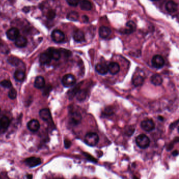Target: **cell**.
Listing matches in <instances>:
<instances>
[{
    "label": "cell",
    "instance_id": "6da1fadb",
    "mask_svg": "<svg viewBox=\"0 0 179 179\" xmlns=\"http://www.w3.org/2000/svg\"><path fill=\"white\" fill-rule=\"evenodd\" d=\"M145 74L143 71L138 69L134 73L132 81L133 85L135 86H139L143 84L145 81Z\"/></svg>",
    "mask_w": 179,
    "mask_h": 179
},
{
    "label": "cell",
    "instance_id": "7a4b0ae2",
    "mask_svg": "<svg viewBox=\"0 0 179 179\" xmlns=\"http://www.w3.org/2000/svg\"><path fill=\"white\" fill-rule=\"evenodd\" d=\"M99 136L95 133H88L85 136L84 141L90 146H95L99 141Z\"/></svg>",
    "mask_w": 179,
    "mask_h": 179
},
{
    "label": "cell",
    "instance_id": "3957f363",
    "mask_svg": "<svg viewBox=\"0 0 179 179\" xmlns=\"http://www.w3.org/2000/svg\"><path fill=\"white\" fill-rule=\"evenodd\" d=\"M135 142L138 146L142 149L148 148L150 144V140L149 137L145 134L139 135L135 139Z\"/></svg>",
    "mask_w": 179,
    "mask_h": 179
},
{
    "label": "cell",
    "instance_id": "277c9868",
    "mask_svg": "<svg viewBox=\"0 0 179 179\" xmlns=\"http://www.w3.org/2000/svg\"><path fill=\"white\" fill-rule=\"evenodd\" d=\"M76 82L75 76L72 74H67L63 76L61 82L63 86L66 88L74 86Z\"/></svg>",
    "mask_w": 179,
    "mask_h": 179
},
{
    "label": "cell",
    "instance_id": "5b68a950",
    "mask_svg": "<svg viewBox=\"0 0 179 179\" xmlns=\"http://www.w3.org/2000/svg\"><path fill=\"white\" fill-rule=\"evenodd\" d=\"M51 37L54 42L56 43H61L65 40L64 33L59 29L54 30L51 32Z\"/></svg>",
    "mask_w": 179,
    "mask_h": 179
},
{
    "label": "cell",
    "instance_id": "8992f818",
    "mask_svg": "<svg viewBox=\"0 0 179 179\" xmlns=\"http://www.w3.org/2000/svg\"><path fill=\"white\" fill-rule=\"evenodd\" d=\"M137 26L135 22L132 21L128 22L126 24V27L120 30V32L125 34H130L136 30Z\"/></svg>",
    "mask_w": 179,
    "mask_h": 179
},
{
    "label": "cell",
    "instance_id": "52a82bcc",
    "mask_svg": "<svg viewBox=\"0 0 179 179\" xmlns=\"http://www.w3.org/2000/svg\"><path fill=\"white\" fill-rule=\"evenodd\" d=\"M164 63L165 61L161 56L158 55H155L152 59V65L155 68H161L163 67Z\"/></svg>",
    "mask_w": 179,
    "mask_h": 179
},
{
    "label": "cell",
    "instance_id": "ba28073f",
    "mask_svg": "<svg viewBox=\"0 0 179 179\" xmlns=\"http://www.w3.org/2000/svg\"><path fill=\"white\" fill-rule=\"evenodd\" d=\"M141 127L145 131L149 132L154 130L155 124L153 120L148 119L141 122Z\"/></svg>",
    "mask_w": 179,
    "mask_h": 179
},
{
    "label": "cell",
    "instance_id": "9c48e42d",
    "mask_svg": "<svg viewBox=\"0 0 179 179\" xmlns=\"http://www.w3.org/2000/svg\"><path fill=\"white\" fill-rule=\"evenodd\" d=\"M46 53L50 56L51 59H54L55 60H58L61 57L60 50L54 48H49L47 50Z\"/></svg>",
    "mask_w": 179,
    "mask_h": 179
},
{
    "label": "cell",
    "instance_id": "30bf717a",
    "mask_svg": "<svg viewBox=\"0 0 179 179\" xmlns=\"http://www.w3.org/2000/svg\"><path fill=\"white\" fill-rule=\"evenodd\" d=\"M25 162L27 166H29L30 168H33L40 165L41 164V160L40 158L32 157L27 158L25 160Z\"/></svg>",
    "mask_w": 179,
    "mask_h": 179
},
{
    "label": "cell",
    "instance_id": "8fae6325",
    "mask_svg": "<svg viewBox=\"0 0 179 179\" xmlns=\"http://www.w3.org/2000/svg\"><path fill=\"white\" fill-rule=\"evenodd\" d=\"M6 36L9 39L16 40V39L19 36V30L16 27L11 28L7 31Z\"/></svg>",
    "mask_w": 179,
    "mask_h": 179
},
{
    "label": "cell",
    "instance_id": "7c38bea8",
    "mask_svg": "<svg viewBox=\"0 0 179 179\" xmlns=\"http://www.w3.org/2000/svg\"><path fill=\"white\" fill-rule=\"evenodd\" d=\"M72 37L75 41L77 42H83L85 40L84 32L80 29H77L75 31Z\"/></svg>",
    "mask_w": 179,
    "mask_h": 179
},
{
    "label": "cell",
    "instance_id": "4fadbf2b",
    "mask_svg": "<svg viewBox=\"0 0 179 179\" xmlns=\"http://www.w3.org/2000/svg\"><path fill=\"white\" fill-rule=\"evenodd\" d=\"M108 72L111 73V74L114 75L120 71V66L117 62H111L108 66Z\"/></svg>",
    "mask_w": 179,
    "mask_h": 179
},
{
    "label": "cell",
    "instance_id": "5bb4252c",
    "mask_svg": "<svg viewBox=\"0 0 179 179\" xmlns=\"http://www.w3.org/2000/svg\"><path fill=\"white\" fill-rule=\"evenodd\" d=\"M27 127L31 132H36L38 131L40 127V124L38 120H32L27 123Z\"/></svg>",
    "mask_w": 179,
    "mask_h": 179
},
{
    "label": "cell",
    "instance_id": "9a60e30c",
    "mask_svg": "<svg viewBox=\"0 0 179 179\" xmlns=\"http://www.w3.org/2000/svg\"><path fill=\"white\" fill-rule=\"evenodd\" d=\"M111 31L109 27L106 26H101L99 29V36L102 38H107L111 35Z\"/></svg>",
    "mask_w": 179,
    "mask_h": 179
},
{
    "label": "cell",
    "instance_id": "2e32d148",
    "mask_svg": "<svg viewBox=\"0 0 179 179\" xmlns=\"http://www.w3.org/2000/svg\"><path fill=\"white\" fill-rule=\"evenodd\" d=\"M166 10L170 13H174L177 11L178 9L177 4L173 1H168L166 5Z\"/></svg>",
    "mask_w": 179,
    "mask_h": 179
},
{
    "label": "cell",
    "instance_id": "e0dca14e",
    "mask_svg": "<svg viewBox=\"0 0 179 179\" xmlns=\"http://www.w3.org/2000/svg\"><path fill=\"white\" fill-rule=\"evenodd\" d=\"M96 71L99 74L105 75L108 72V66L105 63H99L96 65L95 67Z\"/></svg>",
    "mask_w": 179,
    "mask_h": 179
},
{
    "label": "cell",
    "instance_id": "ac0fdd59",
    "mask_svg": "<svg viewBox=\"0 0 179 179\" xmlns=\"http://www.w3.org/2000/svg\"><path fill=\"white\" fill-rule=\"evenodd\" d=\"M27 44V39L25 37L20 36L18 37L15 40V44L17 47L23 48L26 46Z\"/></svg>",
    "mask_w": 179,
    "mask_h": 179
},
{
    "label": "cell",
    "instance_id": "d6986e66",
    "mask_svg": "<svg viewBox=\"0 0 179 179\" xmlns=\"http://www.w3.org/2000/svg\"><path fill=\"white\" fill-rule=\"evenodd\" d=\"M82 115L79 113L75 112L71 114V120L74 125H78L82 121Z\"/></svg>",
    "mask_w": 179,
    "mask_h": 179
},
{
    "label": "cell",
    "instance_id": "ffe728a7",
    "mask_svg": "<svg viewBox=\"0 0 179 179\" xmlns=\"http://www.w3.org/2000/svg\"><path fill=\"white\" fill-rule=\"evenodd\" d=\"M45 85V81L44 78L42 76L36 77L34 81V86L37 89H43Z\"/></svg>",
    "mask_w": 179,
    "mask_h": 179
},
{
    "label": "cell",
    "instance_id": "44dd1931",
    "mask_svg": "<svg viewBox=\"0 0 179 179\" xmlns=\"http://www.w3.org/2000/svg\"><path fill=\"white\" fill-rule=\"evenodd\" d=\"M79 4L81 9L84 11H90L93 8L92 3L88 0H80Z\"/></svg>",
    "mask_w": 179,
    "mask_h": 179
},
{
    "label": "cell",
    "instance_id": "7402d4cb",
    "mask_svg": "<svg viewBox=\"0 0 179 179\" xmlns=\"http://www.w3.org/2000/svg\"><path fill=\"white\" fill-rule=\"evenodd\" d=\"M40 116L43 120L47 121L51 118V114L48 109H43L40 111Z\"/></svg>",
    "mask_w": 179,
    "mask_h": 179
},
{
    "label": "cell",
    "instance_id": "603a6c76",
    "mask_svg": "<svg viewBox=\"0 0 179 179\" xmlns=\"http://www.w3.org/2000/svg\"><path fill=\"white\" fill-rule=\"evenodd\" d=\"M151 82L154 86H160L163 82L162 77L158 74H154L151 77Z\"/></svg>",
    "mask_w": 179,
    "mask_h": 179
},
{
    "label": "cell",
    "instance_id": "cb8c5ba5",
    "mask_svg": "<svg viewBox=\"0 0 179 179\" xmlns=\"http://www.w3.org/2000/svg\"><path fill=\"white\" fill-rule=\"evenodd\" d=\"M51 59L50 57V56L48 55L46 52L42 53L40 57V62L42 65H47L51 62Z\"/></svg>",
    "mask_w": 179,
    "mask_h": 179
},
{
    "label": "cell",
    "instance_id": "d4e9b609",
    "mask_svg": "<svg viewBox=\"0 0 179 179\" xmlns=\"http://www.w3.org/2000/svg\"><path fill=\"white\" fill-rule=\"evenodd\" d=\"M14 77L16 81L19 82L22 81L25 79V73L22 70H19V69L17 70L16 71V72L14 74Z\"/></svg>",
    "mask_w": 179,
    "mask_h": 179
},
{
    "label": "cell",
    "instance_id": "484cf974",
    "mask_svg": "<svg viewBox=\"0 0 179 179\" xmlns=\"http://www.w3.org/2000/svg\"><path fill=\"white\" fill-rule=\"evenodd\" d=\"M10 124V121L9 118L6 116H3L0 119V124L1 128L3 129H7L9 126Z\"/></svg>",
    "mask_w": 179,
    "mask_h": 179
},
{
    "label": "cell",
    "instance_id": "4316f807",
    "mask_svg": "<svg viewBox=\"0 0 179 179\" xmlns=\"http://www.w3.org/2000/svg\"><path fill=\"white\" fill-rule=\"evenodd\" d=\"M67 19L71 21H77L79 19V14L76 11L70 12L67 15Z\"/></svg>",
    "mask_w": 179,
    "mask_h": 179
},
{
    "label": "cell",
    "instance_id": "83f0119b",
    "mask_svg": "<svg viewBox=\"0 0 179 179\" xmlns=\"http://www.w3.org/2000/svg\"><path fill=\"white\" fill-rule=\"evenodd\" d=\"M8 62L10 64H11L12 66H13L15 67H17V66H19L21 61L19 58H17L16 57L11 56V57H10L8 58Z\"/></svg>",
    "mask_w": 179,
    "mask_h": 179
},
{
    "label": "cell",
    "instance_id": "f1b7e54d",
    "mask_svg": "<svg viewBox=\"0 0 179 179\" xmlns=\"http://www.w3.org/2000/svg\"><path fill=\"white\" fill-rule=\"evenodd\" d=\"M80 86L79 84H78L75 87L72 88V89H71L68 93V95L69 98V99H72V97H74L75 95H76L77 93H78V91L80 90Z\"/></svg>",
    "mask_w": 179,
    "mask_h": 179
},
{
    "label": "cell",
    "instance_id": "f546056e",
    "mask_svg": "<svg viewBox=\"0 0 179 179\" xmlns=\"http://www.w3.org/2000/svg\"><path fill=\"white\" fill-rule=\"evenodd\" d=\"M77 99L79 101H83L85 99V97L86 96V92L84 90L82 91L80 90L78 93H77Z\"/></svg>",
    "mask_w": 179,
    "mask_h": 179
},
{
    "label": "cell",
    "instance_id": "4dcf8cb0",
    "mask_svg": "<svg viewBox=\"0 0 179 179\" xmlns=\"http://www.w3.org/2000/svg\"><path fill=\"white\" fill-rule=\"evenodd\" d=\"M46 17L49 20L54 19L56 16V12L53 10H48L46 13Z\"/></svg>",
    "mask_w": 179,
    "mask_h": 179
},
{
    "label": "cell",
    "instance_id": "1f68e13d",
    "mask_svg": "<svg viewBox=\"0 0 179 179\" xmlns=\"http://www.w3.org/2000/svg\"><path fill=\"white\" fill-rule=\"evenodd\" d=\"M8 96L12 100L16 99L17 96V91L14 89H11L8 93Z\"/></svg>",
    "mask_w": 179,
    "mask_h": 179
},
{
    "label": "cell",
    "instance_id": "d6a6232c",
    "mask_svg": "<svg viewBox=\"0 0 179 179\" xmlns=\"http://www.w3.org/2000/svg\"><path fill=\"white\" fill-rule=\"evenodd\" d=\"M0 84L2 86L5 88H10L12 86V83L8 80H4L0 82Z\"/></svg>",
    "mask_w": 179,
    "mask_h": 179
},
{
    "label": "cell",
    "instance_id": "836d02e7",
    "mask_svg": "<svg viewBox=\"0 0 179 179\" xmlns=\"http://www.w3.org/2000/svg\"><path fill=\"white\" fill-rule=\"evenodd\" d=\"M66 2L69 5L75 7L79 4L80 0H66Z\"/></svg>",
    "mask_w": 179,
    "mask_h": 179
},
{
    "label": "cell",
    "instance_id": "e575fe53",
    "mask_svg": "<svg viewBox=\"0 0 179 179\" xmlns=\"http://www.w3.org/2000/svg\"><path fill=\"white\" fill-rule=\"evenodd\" d=\"M51 86H47V87L45 88V89L44 90V92H43V94L44 95H47V94H48L50 91L51 90Z\"/></svg>",
    "mask_w": 179,
    "mask_h": 179
},
{
    "label": "cell",
    "instance_id": "d590c367",
    "mask_svg": "<svg viewBox=\"0 0 179 179\" xmlns=\"http://www.w3.org/2000/svg\"><path fill=\"white\" fill-rule=\"evenodd\" d=\"M64 145H65V148H68L71 147V141H69L68 139H65V140H64Z\"/></svg>",
    "mask_w": 179,
    "mask_h": 179
},
{
    "label": "cell",
    "instance_id": "8d00e7d4",
    "mask_svg": "<svg viewBox=\"0 0 179 179\" xmlns=\"http://www.w3.org/2000/svg\"><path fill=\"white\" fill-rule=\"evenodd\" d=\"M85 156H86V157H87V159H88V160H90V161H91L92 162H97V161L95 159V158H93V157L90 156V155H88V154H85Z\"/></svg>",
    "mask_w": 179,
    "mask_h": 179
},
{
    "label": "cell",
    "instance_id": "74e56055",
    "mask_svg": "<svg viewBox=\"0 0 179 179\" xmlns=\"http://www.w3.org/2000/svg\"><path fill=\"white\" fill-rule=\"evenodd\" d=\"M82 20H83L84 22L87 23L89 21V18H88L87 16L84 15L82 16Z\"/></svg>",
    "mask_w": 179,
    "mask_h": 179
},
{
    "label": "cell",
    "instance_id": "f35d334b",
    "mask_svg": "<svg viewBox=\"0 0 179 179\" xmlns=\"http://www.w3.org/2000/svg\"><path fill=\"white\" fill-rule=\"evenodd\" d=\"M178 151L177 150H175L174 151L173 153H172V155L174 156H177L178 155Z\"/></svg>",
    "mask_w": 179,
    "mask_h": 179
},
{
    "label": "cell",
    "instance_id": "ab89813d",
    "mask_svg": "<svg viewBox=\"0 0 179 179\" xmlns=\"http://www.w3.org/2000/svg\"><path fill=\"white\" fill-rule=\"evenodd\" d=\"M27 179H32V175H27Z\"/></svg>",
    "mask_w": 179,
    "mask_h": 179
},
{
    "label": "cell",
    "instance_id": "60d3db41",
    "mask_svg": "<svg viewBox=\"0 0 179 179\" xmlns=\"http://www.w3.org/2000/svg\"><path fill=\"white\" fill-rule=\"evenodd\" d=\"M133 179H139L138 177H133Z\"/></svg>",
    "mask_w": 179,
    "mask_h": 179
},
{
    "label": "cell",
    "instance_id": "b9f144b4",
    "mask_svg": "<svg viewBox=\"0 0 179 179\" xmlns=\"http://www.w3.org/2000/svg\"><path fill=\"white\" fill-rule=\"evenodd\" d=\"M151 1H158V0H151Z\"/></svg>",
    "mask_w": 179,
    "mask_h": 179
},
{
    "label": "cell",
    "instance_id": "7bdbcfd3",
    "mask_svg": "<svg viewBox=\"0 0 179 179\" xmlns=\"http://www.w3.org/2000/svg\"><path fill=\"white\" fill-rule=\"evenodd\" d=\"M59 179V178H54V179Z\"/></svg>",
    "mask_w": 179,
    "mask_h": 179
},
{
    "label": "cell",
    "instance_id": "ee69618b",
    "mask_svg": "<svg viewBox=\"0 0 179 179\" xmlns=\"http://www.w3.org/2000/svg\"><path fill=\"white\" fill-rule=\"evenodd\" d=\"M1 124H0V130H1Z\"/></svg>",
    "mask_w": 179,
    "mask_h": 179
},
{
    "label": "cell",
    "instance_id": "f6af8a7d",
    "mask_svg": "<svg viewBox=\"0 0 179 179\" xmlns=\"http://www.w3.org/2000/svg\"><path fill=\"white\" fill-rule=\"evenodd\" d=\"M0 179H2V178H1V177H0Z\"/></svg>",
    "mask_w": 179,
    "mask_h": 179
},
{
    "label": "cell",
    "instance_id": "bcb514c9",
    "mask_svg": "<svg viewBox=\"0 0 179 179\" xmlns=\"http://www.w3.org/2000/svg\"><path fill=\"white\" fill-rule=\"evenodd\" d=\"M0 111H1V109H0Z\"/></svg>",
    "mask_w": 179,
    "mask_h": 179
}]
</instances>
